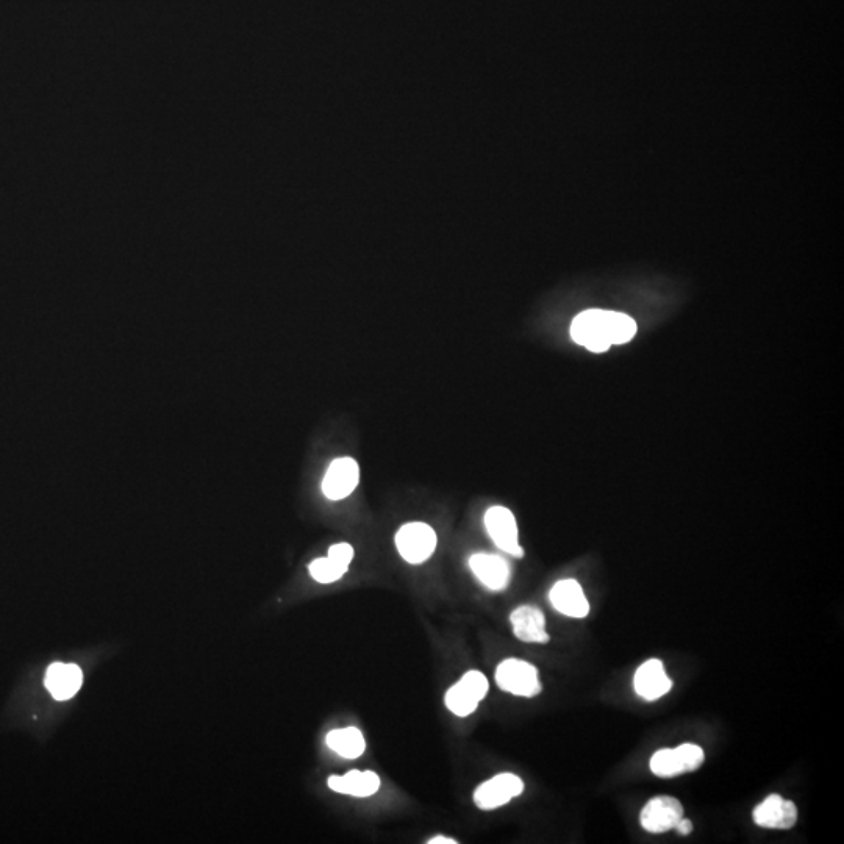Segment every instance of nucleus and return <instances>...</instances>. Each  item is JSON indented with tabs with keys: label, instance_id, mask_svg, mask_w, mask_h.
Returning a JSON list of instances; mask_svg holds the SVG:
<instances>
[{
	"label": "nucleus",
	"instance_id": "20e7f679",
	"mask_svg": "<svg viewBox=\"0 0 844 844\" xmlns=\"http://www.w3.org/2000/svg\"><path fill=\"white\" fill-rule=\"evenodd\" d=\"M437 543V533L426 523H408L396 533L397 551L410 565H421L429 560Z\"/></svg>",
	"mask_w": 844,
	"mask_h": 844
},
{
	"label": "nucleus",
	"instance_id": "1a4fd4ad",
	"mask_svg": "<svg viewBox=\"0 0 844 844\" xmlns=\"http://www.w3.org/2000/svg\"><path fill=\"white\" fill-rule=\"evenodd\" d=\"M684 816V807L679 799L671 796H659L651 799L641 810L640 823L651 834H663L674 829L679 819Z\"/></svg>",
	"mask_w": 844,
	"mask_h": 844
},
{
	"label": "nucleus",
	"instance_id": "f03ea898",
	"mask_svg": "<svg viewBox=\"0 0 844 844\" xmlns=\"http://www.w3.org/2000/svg\"><path fill=\"white\" fill-rule=\"evenodd\" d=\"M704 760L705 755L702 748H699L696 744L685 743L680 744L679 748L660 749V751L655 752L652 755L649 768L655 776L669 779V777L698 771Z\"/></svg>",
	"mask_w": 844,
	"mask_h": 844
},
{
	"label": "nucleus",
	"instance_id": "2eb2a0df",
	"mask_svg": "<svg viewBox=\"0 0 844 844\" xmlns=\"http://www.w3.org/2000/svg\"><path fill=\"white\" fill-rule=\"evenodd\" d=\"M83 673L74 663H52L44 677V685L57 701H68L82 688Z\"/></svg>",
	"mask_w": 844,
	"mask_h": 844
},
{
	"label": "nucleus",
	"instance_id": "f3484780",
	"mask_svg": "<svg viewBox=\"0 0 844 844\" xmlns=\"http://www.w3.org/2000/svg\"><path fill=\"white\" fill-rule=\"evenodd\" d=\"M327 746L340 757L347 760H355L362 757L366 749L365 737L357 727H346V729H335L327 735Z\"/></svg>",
	"mask_w": 844,
	"mask_h": 844
},
{
	"label": "nucleus",
	"instance_id": "ddd939ff",
	"mask_svg": "<svg viewBox=\"0 0 844 844\" xmlns=\"http://www.w3.org/2000/svg\"><path fill=\"white\" fill-rule=\"evenodd\" d=\"M469 568L483 587L491 591H502L508 587L512 571L504 558L493 554H474L469 558Z\"/></svg>",
	"mask_w": 844,
	"mask_h": 844
},
{
	"label": "nucleus",
	"instance_id": "423d86ee",
	"mask_svg": "<svg viewBox=\"0 0 844 844\" xmlns=\"http://www.w3.org/2000/svg\"><path fill=\"white\" fill-rule=\"evenodd\" d=\"M524 782L516 774L504 773L494 776L480 785L474 793V802L480 810H496L523 794Z\"/></svg>",
	"mask_w": 844,
	"mask_h": 844
},
{
	"label": "nucleus",
	"instance_id": "6ab92c4d",
	"mask_svg": "<svg viewBox=\"0 0 844 844\" xmlns=\"http://www.w3.org/2000/svg\"><path fill=\"white\" fill-rule=\"evenodd\" d=\"M327 557L332 558L333 562L347 571L349 565H351L352 558H354V548H352L351 544L338 543L329 549V555Z\"/></svg>",
	"mask_w": 844,
	"mask_h": 844
},
{
	"label": "nucleus",
	"instance_id": "f257e3e1",
	"mask_svg": "<svg viewBox=\"0 0 844 844\" xmlns=\"http://www.w3.org/2000/svg\"><path fill=\"white\" fill-rule=\"evenodd\" d=\"M637 322L624 313L591 308L576 316L571 324V337L588 351H608L613 344H626L635 337Z\"/></svg>",
	"mask_w": 844,
	"mask_h": 844
},
{
	"label": "nucleus",
	"instance_id": "39448f33",
	"mask_svg": "<svg viewBox=\"0 0 844 844\" xmlns=\"http://www.w3.org/2000/svg\"><path fill=\"white\" fill-rule=\"evenodd\" d=\"M488 690H490V685H488L487 677L480 671H469L458 680L454 687L449 688L444 702L454 715L465 718L476 712L480 702L487 696Z\"/></svg>",
	"mask_w": 844,
	"mask_h": 844
},
{
	"label": "nucleus",
	"instance_id": "6e6552de",
	"mask_svg": "<svg viewBox=\"0 0 844 844\" xmlns=\"http://www.w3.org/2000/svg\"><path fill=\"white\" fill-rule=\"evenodd\" d=\"M360 480V468L354 458L341 457L333 460L322 480V493L330 501H341L351 496Z\"/></svg>",
	"mask_w": 844,
	"mask_h": 844
},
{
	"label": "nucleus",
	"instance_id": "a211bd4d",
	"mask_svg": "<svg viewBox=\"0 0 844 844\" xmlns=\"http://www.w3.org/2000/svg\"><path fill=\"white\" fill-rule=\"evenodd\" d=\"M308 569H310L313 579L319 583L337 582V580H340L347 573L346 569L341 568L340 565H337L329 557L316 558L315 562Z\"/></svg>",
	"mask_w": 844,
	"mask_h": 844
},
{
	"label": "nucleus",
	"instance_id": "9b49d317",
	"mask_svg": "<svg viewBox=\"0 0 844 844\" xmlns=\"http://www.w3.org/2000/svg\"><path fill=\"white\" fill-rule=\"evenodd\" d=\"M635 693L644 701H657L673 688V680L666 674L665 665L660 660L644 662L633 677Z\"/></svg>",
	"mask_w": 844,
	"mask_h": 844
},
{
	"label": "nucleus",
	"instance_id": "f8f14e48",
	"mask_svg": "<svg viewBox=\"0 0 844 844\" xmlns=\"http://www.w3.org/2000/svg\"><path fill=\"white\" fill-rule=\"evenodd\" d=\"M549 599L558 613L569 618L582 619L590 615V602L577 580L565 579L555 583Z\"/></svg>",
	"mask_w": 844,
	"mask_h": 844
},
{
	"label": "nucleus",
	"instance_id": "4468645a",
	"mask_svg": "<svg viewBox=\"0 0 844 844\" xmlns=\"http://www.w3.org/2000/svg\"><path fill=\"white\" fill-rule=\"evenodd\" d=\"M513 633L524 643H549L551 637L546 632V618L540 608L521 605L510 615Z\"/></svg>",
	"mask_w": 844,
	"mask_h": 844
},
{
	"label": "nucleus",
	"instance_id": "dca6fc26",
	"mask_svg": "<svg viewBox=\"0 0 844 844\" xmlns=\"http://www.w3.org/2000/svg\"><path fill=\"white\" fill-rule=\"evenodd\" d=\"M329 788L335 793L347 794L354 798H369L380 788V779L372 771H349L344 776H330Z\"/></svg>",
	"mask_w": 844,
	"mask_h": 844
},
{
	"label": "nucleus",
	"instance_id": "412c9836",
	"mask_svg": "<svg viewBox=\"0 0 844 844\" xmlns=\"http://www.w3.org/2000/svg\"><path fill=\"white\" fill-rule=\"evenodd\" d=\"M429 844H457V840H451L448 837H435L429 840Z\"/></svg>",
	"mask_w": 844,
	"mask_h": 844
},
{
	"label": "nucleus",
	"instance_id": "9d476101",
	"mask_svg": "<svg viewBox=\"0 0 844 844\" xmlns=\"http://www.w3.org/2000/svg\"><path fill=\"white\" fill-rule=\"evenodd\" d=\"M752 818L763 829L788 830L798 821V807L779 794H771L755 807Z\"/></svg>",
	"mask_w": 844,
	"mask_h": 844
},
{
	"label": "nucleus",
	"instance_id": "0eeeda50",
	"mask_svg": "<svg viewBox=\"0 0 844 844\" xmlns=\"http://www.w3.org/2000/svg\"><path fill=\"white\" fill-rule=\"evenodd\" d=\"M485 527L491 540L501 551L513 557H523L524 551L519 546L518 540V524H516L515 515L508 508L499 507V505L491 507L485 513Z\"/></svg>",
	"mask_w": 844,
	"mask_h": 844
},
{
	"label": "nucleus",
	"instance_id": "7ed1b4c3",
	"mask_svg": "<svg viewBox=\"0 0 844 844\" xmlns=\"http://www.w3.org/2000/svg\"><path fill=\"white\" fill-rule=\"evenodd\" d=\"M496 684L505 693L519 698H535L541 693L538 669L524 660H504L496 669Z\"/></svg>",
	"mask_w": 844,
	"mask_h": 844
},
{
	"label": "nucleus",
	"instance_id": "aec40b11",
	"mask_svg": "<svg viewBox=\"0 0 844 844\" xmlns=\"http://www.w3.org/2000/svg\"><path fill=\"white\" fill-rule=\"evenodd\" d=\"M674 829L677 830V834L684 835V837H687V835H690L691 832H693V823H691L690 819L684 818V816H682V818L679 819V823L676 824V827H674Z\"/></svg>",
	"mask_w": 844,
	"mask_h": 844
}]
</instances>
